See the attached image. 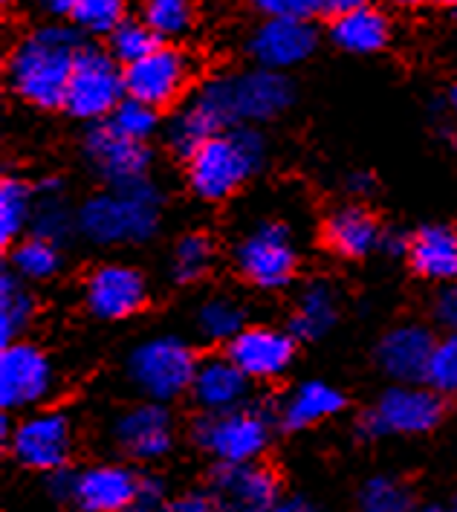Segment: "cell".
<instances>
[{"label": "cell", "mask_w": 457, "mask_h": 512, "mask_svg": "<svg viewBox=\"0 0 457 512\" xmlns=\"http://www.w3.org/2000/svg\"><path fill=\"white\" fill-rule=\"evenodd\" d=\"M212 498L220 512H272L281 501V484L258 460L220 463L212 475Z\"/></svg>", "instance_id": "obj_14"}, {"label": "cell", "mask_w": 457, "mask_h": 512, "mask_svg": "<svg viewBox=\"0 0 457 512\" xmlns=\"http://www.w3.org/2000/svg\"><path fill=\"white\" fill-rule=\"evenodd\" d=\"M426 385L440 391L443 397L457 394V330L446 333L440 342H434L429 371H426Z\"/></svg>", "instance_id": "obj_39"}, {"label": "cell", "mask_w": 457, "mask_h": 512, "mask_svg": "<svg viewBox=\"0 0 457 512\" xmlns=\"http://www.w3.org/2000/svg\"><path fill=\"white\" fill-rule=\"evenodd\" d=\"M108 125L116 134L128 136L134 142H148L151 136L157 134V108L139 102V99H122L116 110L108 116Z\"/></svg>", "instance_id": "obj_38"}, {"label": "cell", "mask_w": 457, "mask_h": 512, "mask_svg": "<svg viewBox=\"0 0 457 512\" xmlns=\"http://www.w3.org/2000/svg\"><path fill=\"white\" fill-rule=\"evenodd\" d=\"M168 504L171 501L165 498V484L160 478H139L134 504L128 512H165Z\"/></svg>", "instance_id": "obj_41"}, {"label": "cell", "mask_w": 457, "mask_h": 512, "mask_svg": "<svg viewBox=\"0 0 457 512\" xmlns=\"http://www.w3.org/2000/svg\"><path fill=\"white\" fill-rule=\"evenodd\" d=\"M32 215H35V191L18 177H6L0 183V241H21L24 229L32 226Z\"/></svg>", "instance_id": "obj_31"}, {"label": "cell", "mask_w": 457, "mask_h": 512, "mask_svg": "<svg viewBox=\"0 0 457 512\" xmlns=\"http://www.w3.org/2000/svg\"><path fill=\"white\" fill-rule=\"evenodd\" d=\"M229 125H235V122H232V113H229L226 96H223L220 76H217V79L206 81L203 87H197L189 102L177 110V116L168 125V145L177 154L189 157L206 139L226 131Z\"/></svg>", "instance_id": "obj_15"}, {"label": "cell", "mask_w": 457, "mask_h": 512, "mask_svg": "<svg viewBox=\"0 0 457 512\" xmlns=\"http://www.w3.org/2000/svg\"><path fill=\"white\" fill-rule=\"evenodd\" d=\"M55 388L50 356L38 345L9 342L0 353V405L6 411H24L44 403Z\"/></svg>", "instance_id": "obj_10"}, {"label": "cell", "mask_w": 457, "mask_h": 512, "mask_svg": "<svg viewBox=\"0 0 457 512\" xmlns=\"http://www.w3.org/2000/svg\"><path fill=\"white\" fill-rule=\"evenodd\" d=\"M215 264V243L209 241L200 232H191L186 238H180L171 255V275L180 284H194L200 278H206Z\"/></svg>", "instance_id": "obj_33"}, {"label": "cell", "mask_w": 457, "mask_h": 512, "mask_svg": "<svg viewBox=\"0 0 457 512\" xmlns=\"http://www.w3.org/2000/svg\"><path fill=\"white\" fill-rule=\"evenodd\" d=\"M84 157L93 165V171L105 183H110L113 189L145 180L148 165H151L148 145L116 134L108 122L87 131V136H84Z\"/></svg>", "instance_id": "obj_17"}, {"label": "cell", "mask_w": 457, "mask_h": 512, "mask_svg": "<svg viewBox=\"0 0 457 512\" xmlns=\"http://www.w3.org/2000/svg\"><path fill=\"white\" fill-rule=\"evenodd\" d=\"M434 316H437V322L443 324V327L457 330V287L443 290L437 296V301H434Z\"/></svg>", "instance_id": "obj_44"}, {"label": "cell", "mask_w": 457, "mask_h": 512, "mask_svg": "<svg viewBox=\"0 0 457 512\" xmlns=\"http://www.w3.org/2000/svg\"><path fill=\"white\" fill-rule=\"evenodd\" d=\"M35 316V298L29 293L27 281L15 272H3L0 278V342H18L27 333Z\"/></svg>", "instance_id": "obj_29"}, {"label": "cell", "mask_w": 457, "mask_h": 512, "mask_svg": "<svg viewBox=\"0 0 457 512\" xmlns=\"http://www.w3.org/2000/svg\"><path fill=\"white\" fill-rule=\"evenodd\" d=\"M443 414H446V403L440 391L420 382H397L379 397L374 408H368L359 417V434L368 440L388 434H400V437L429 434L440 426Z\"/></svg>", "instance_id": "obj_6"}, {"label": "cell", "mask_w": 457, "mask_h": 512, "mask_svg": "<svg viewBox=\"0 0 457 512\" xmlns=\"http://www.w3.org/2000/svg\"><path fill=\"white\" fill-rule=\"evenodd\" d=\"M223 96L232 113V122H267L281 116L293 105V84L284 73L255 67L232 76H220Z\"/></svg>", "instance_id": "obj_12"}, {"label": "cell", "mask_w": 457, "mask_h": 512, "mask_svg": "<svg viewBox=\"0 0 457 512\" xmlns=\"http://www.w3.org/2000/svg\"><path fill=\"white\" fill-rule=\"evenodd\" d=\"M452 108H455V113H457V84L452 87Z\"/></svg>", "instance_id": "obj_52"}, {"label": "cell", "mask_w": 457, "mask_h": 512, "mask_svg": "<svg viewBox=\"0 0 457 512\" xmlns=\"http://www.w3.org/2000/svg\"><path fill=\"white\" fill-rule=\"evenodd\" d=\"M388 6H397V9H414V6H420L423 0H385Z\"/></svg>", "instance_id": "obj_50"}, {"label": "cell", "mask_w": 457, "mask_h": 512, "mask_svg": "<svg viewBox=\"0 0 457 512\" xmlns=\"http://www.w3.org/2000/svg\"><path fill=\"white\" fill-rule=\"evenodd\" d=\"M371 186H374V183H371V177H365V174H353V177H350V189L353 191H368Z\"/></svg>", "instance_id": "obj_49"}, {"label": "cell", "mask_w": 457, "mask_h": 512, "mask_svg": "<svg viewBox=\"0 0 457 512\" xmlns=\"http://www.w3.org/2000/svg\"><path fill=\"white\" fill-rule=\"evenodd\" d=\"M191 397L206 414L232 411L246 405L249 397V377L232 362V356H209L197 365L191 382Z\"/></svg>", "instance_id": "obj_21"}, {"label": "cell", "mask_w": 457, "mask_h": 512, "mask_svg": "<svg viewBox=\"0 0 457 512\" xmlns=\"http://www.w3.org/2000/svg\"><path fill=\"white\" fill-rule=\"evenodd\" d=\"M197 365L189 342L177 336H154L131 351L128 379L145 400L171 403L191 391Z\"/></svg>", "instance_id": "obj_4"}, {"label": "cell", "mask_w": 457, "mask_h": 512, "mask_svg": "<svg viewBox=\"0 0 457 512\" xmlns=\"http://www.w3.org/2000/svg\"><path fill=\"white\" fill-rule=\"evenodd\" d=\"M342 408H345V397L339 388L327 385L322 379H310L287 394V400L278 408V420L287 432H304L336 417Z\"/></svg>", "instance_id": "obj_24"}, {"label": "cell", "mask_w": 457, "mask_h": 512, "mask_svg": "<svg viewBox=\"0 0 457 512\" xmlns=\"http://www.w3.org/2000/svg\"><path fill=\"white\" fill-rule=\"evenodd\" d=\"M434 3H437V6H455L457 9V0H434Z\"/></svg>", "instance_id": "obj_51"}, {"label": "cell", "mask_w": 457, "mask_h": 512, "mask_svg": "<svg viewBox=\"0 0 457 512\" xmlns=\"http://www.w3.org/2000/svg\"><path fill=\"white\" fill-rule=\"evenodd\" d=\"M235 267L258 290L287 287L298 270V249L290 226L281 220H264L252 226L238 243Z\"/></svg>", "instance_id": "obj_7"}, {"label": "cell", "mask_w": 457, "mask_h": 512, "mask_svg": "<svg viewBox=\"0 0 457 512\" xmlns=\"http://www.w3.org/2000/svg\"><path fill=\"white\" fill-rule=\"evenodd\" d=\"M142 21L157 32L160 41H177L194 24V6L191 0H145Z\"/></svg>", "instance_id": "obj_35"}, {"label": "cell", "mask_w": 457, "mask_h": 512, "mask_svg": "<svg viewBox=\"0 0 457 512\" xmlns=\"http://www.w3.org/2000/svg\"><path fill=\"white\" fill-rule=\"evenodd\" d=\"M125 12H128V0H76L70 21L87 35H110L125 21Z\"/></svg>", "instance_id": "obj_36"}, {"label": "cell", "mask_w": 457, "mask_h": 512, "mask_svg": "<svg viewBox=\"0 0 457 512\" xmlns=\"http://www.w3.org/2000/svg\"><path fill=\"white\" fill-rule=\"evenodd\" d=\"M272 417L264 405H241L232 411H215L194 423V443L217 463H252L269 446Z\"/></svg>", "instance_id": "obj_5"}, {"label": "cell", "mask_w": 457, "mask_h": 512, "mask_svg": "<svg viewBox=\"0 0 457 512\" xmlns=\"http://www.w3.org/2000/svg\"><path fill=\"white\" fill-rule=\"evenodd\" d=\"M76 0H32V6L47 18H70Z\"/></svg>", "instance_id": "obj_45"}, {"label": "cell", "mask_w": 457, "mask_h": 512, "mask_svg": "<svg viewBox=\"0 0 457 512\" xmlns=\"http://www.w3.org/2000/svg\"><path fill=\"white\" fill-rule=\"evenodd\" d=\"M76 475L79 472H70L67 466L50 472V495L58 501H73L76 498Z\"/></svg>", "instance_id": "obj_43"}, {"label": "cell", "mask_w": 457, "mask_h": 512, "mask_svg": "<svg viewBox=\"0 0 457 512\" xmlns=\"http://www.w3.org/2000/svg\"><path fill=\"white\" fill-rule=\"evenodd\" d=\"M110 41V55L119 61V64H134L139 58H145V55L151 53V50H157L160 47V38H157V32L148 27L145 21H131V18H125L119 27L113 29L108 35Z\"/></svg>", "instance_id": "obj_37"}, {"label": "cell", "mask_w": 457, "mask_h": 512, "mask_svg": "<svg viewBox=\"0 0 457 512\" xmlns=\"http://www.w3.org/2000/svg\"><path fill=\"white\" fill-rule=\"evenodd\" d=\"M139 478L128 466L99 463L76 475V504L81 510L128 512L134 504Z\"/></svg>", "instance_id": "obj_22"}, {"label": "cell", "mask_w": 457, "mask_h": 512, "mask_svg": "<svg viewBox=\"0 0 457 512\" xmlns=\"http://www.w3.org/2000/svg\"><path fill=\"white\" fill-rule=\"evenodd\" d=\"M272 512H322L316 504H310L307 498H281Z\"/></svg>", "instance_id": "obj_47"}, {"label": "cell", "mask_w": 457, "mask_h": 512, "mask_svg": "<svg viewBox=\"0 0 457 512\" xmlns=\"http://www.w3.org/2000/svg\"><path fill=\"white\" fill-rule=\"evenodd\" d=\"M73 229H79V215L64 200V186L61 180H44L35 200V215H32V235H41L47 241L61 243Z\"/></svg>", "instance_id": "obj_28"}, {"label": "cell", "mask_w": 457, "mask_h": 512, "mask_svg": "<svg viewBox=\"0 0 457 512\" xmlns=\"http://www.w3.org/2000/svg\"><path fill=\"white\" fill-rule=\"evenodd\" d=\"M194 324L206 342H226L229 345L246 327V313H243L241 301H235L232 296H212L197 307Z\"/></svg>", "instance_id": "obj_30"}, {"label": "cell", "mask_w": 457, "mask_h": 512, "mask_svg": "<svg viewBox=\"0 0 457 512\" xmlns=\"http://www.w3.org/2000/svg\"><path fill=\"white\" fill-rule=\"evenodd\" d=\"M165 512H220L217 510L215 498L212 495H203V492H189V495H180L168 504Z\"/></svg>", "instance_id": "obj_42"}, {"label": "cell", "mask_w": 457, "mask_h": 512, "mask_svg": "<svg viewBox=\"0 0 457 512\" xmlns=\"http://www.w3.org/2000/svg\"><path fill=\"white\" fill-rule=\"evenodd\" d=\"M330 38L339 50L350 55H374L382 53L391 41V21L377 6H362L348 15L333 18Z\"/></svg>", "instance_id": "obj_25"}, {"label": "cell", "mask_w": 457, "mask_h": 512, "mask_svg": "<svg viewBox=\"0 0 457 512\" xmlns=\"http://www.w3.org/2000/svg\"><path fill=\"white\" fill-rule=\"evenodd\" d=\"M267 142L249 125L226 128L186 157V180L200 200H226L264 165Z\"/></svg>", "instance_id": "obj_2"}, {"label": "cell", "mask_w": 457, "mask_h": 512, "mask_svg": "<svg viewBox=\"0 0 457 512\" xmlns=\"http://www.w3.org/2000/svg\"><path fill=\"white\" fill-rule=\"evenodd\" d=\"M452 512H457V495H455V504H452Z\"/></svg>", "instance_id": "obj_54"}, {"label": "cell", "mask_w": 457, "mask_h": 512, "mask_svg": "<svg viewBox=\"0 0 457 512\" xmlns=\"http://www.w3.org/2000/svg\"><path fill=\"white\" fill-rule=\"evenodd\" d=\"M3 3H9V0H3Z\"/></svg>", "instance_id": "obj_56"}, {"label": "cell", "mask_w": 457, "mask_h": 512, "mask_svg": "<svg viewBox=\"0 0 457 512\" xmlns=\"http://www.w3.org/2000/svg\"><path fill=\"white\" fill-rule=\"evenodd\" d=\"M434 336L423 324H397L391 327L377 348L379 368L397 382H426Z\"/></svg>", "instance_id": "obj_20"}, {"label": "cell", "mask_w": 457, "mask_h": 512, "mask_svg": "<svg viewBox=\"0 0 457 512\" xmlns=\"http://www.w3.org/2000/svg\"><path fill=\"white\" fill-rule=\"evenodd\" d=\"M408 243H411V238L405 241L403 235H397V232H382V243H379V249H382V252H388V255H397V252H408Z\"/></svg>", "instance_id": "obj_48"}, {"label": "cell", "mask_w": 457, "mask_h": 512, "mask_svg": "<svg viewBox=\"0 0 457 512\" xmlns=\"http://www.w3.org/2000/svg\"><path fill=\"white\" fill-rule=\"evenodd\" d=\"M408 264L420 278H457V232L449 226H423L408 243Z\"/></svg>", "instance_id": "obj_26"}, {"label": "cell", "mask_w": 457, "mask_h": 512, "mask_svg": "<svg viewBox=\"0 0 457 512\" xmlns=\"http://www.w3.org/2000/svg\"><path fill=\"white\" fill-rule=\"evenodd\" d=\"M84 41L79 29L64 24H41L24 32L6 58L9 90L32 108H64Z\"/></svg>", "instance_id": "obj_1"}, {"label": "cell", "mask_w": 457, "mask_h": 512, "mask_svg": "<svg viewBox=\"0 0 457 512\" xmlns=\"http://www.w3.org/2000/svg\"><path fill=\"white\" fill-rule=\"evenodd\" d=\"M125 96V70H119V61L110 50L84 44L64 96V110L81 122H99L108 119Z\"/></svg>", "instance_id": "obj_8"}, {"label": "cell", "mask_w": 457, "mask_h": 512, "mask_svg": "<svg viewBox=\"0 0 457 512\" xmlns=\"http://www.w3.org/2000/svg\"><path fill=\"white\" fill-rule=\"evenodd\" d=\"M113 443L134 460H160L174 446V417L165 403H139L113 423Z\"/></svg>", "instance_id": "obj_19"}, {"label": "cell", "mask_w": 457, "mask_h": 512, "mask_svg": "<svg viewBox=\"0 0 457 512\" xmlns=\"http://www.w3.org/2000/svg\"><path fill=\"white\" fill-rule=\"evenodd\" d=\"M324 243L348 261L368 258L382 243L377 217L362 206H342L324 223Z\"/></svg>", "instance_id": "obj_23"}, {"label": "cell", "mask_w": 457, "mask_h": 512, "mask_svg": "<svg viewBox=\"0 0 457 512\" xmlns=\"http://www.w3.org/2000/svg\"><path fill=\"white\" fill-rule=\"evenodd\" d=\"M81 512H99V510H81Z\"/></svg>", "instance_id": "obj_55"}, {"label": "cell", "mask_w": 457, "mask_h": 512, "mask_svg": "<svg viewBox=\"0 0 457 512\" xmlns=\"http://www.w3.org/2000/svg\"><path fill=\"white\" fill-rule=\"evenodd\" d=\"M160 209L162 200L157 189L148 180H139L90 197L79 209V232L99 246L142 243L157 232Z\"/></svg>", "instance_id": "obj_3"}, {"label": "cell", "mask_w": 457, "mask_h": 512, "mask_svg": "<svg viewBox=\"0 0 457 512\" xmlns=\"http://www.w3.org/2000/svg\"><path fill=\"white\" fill-rule=\"evenodd\" d=\"M229 356L249 379L267 382L287 374L296 359V336L290 330H278L269 324L243 327L229 342Z\"/></svg>", "instance_id": "obj_18"}, {"label": "cell", "mask_w": 457, "mask_h": 512, "mask_svg": "<svg viewBox=\"0 0 457 512\" xmlns=\"http://www.w3.org/2000/svg\"><path fill=\"white\" fill-rule=\"evenodd\" d=\"M371 0H322V15L327 18H339V15H348L353 9H362L368 6Z\"/></svg>", "instance_id": "obj_46"}, {"label": "cell", "mask_w": 457, "mask_h": 512, "mask_svg": "<svg viewBox=\"0 0 457 512\" xmlns=\"http://www.w3.org/2000/svg\"><path fill=\"white\" fill-rule=\"evenodd\" d=\"M359 512H420L411 489L388 475H377L359 492Z\"/></svg>", "instance_id": "obj_34"}, {"label": "cell", "mask_w": 457, "mask_h": 512, "mask_svg": "<svg viewBox=\"0 0 457 512\" xmlns=\"http://www.w3.org/2000/svg\"><path fill=\"white\" fill-rule=\"evenodd\" d=\"M264 18H313L322 12V0H252Z\"/></svg>", "instance_id": "obj_40"}, {"label": "cell", "mask_w": 457, "mask_h": 512, "mask_svg": "<svg viewBox=\"0 0 457 512\" xmlns=\"http://www.w3.org/2000/svg\"><path fill=\"white\" fill-rule=\"evenodd\" d=\"M339 319V298L327 281H310L290 313V333L296 339H322Z\"/></svg>", "instance_id": "obj_27"}, {"label": "cell", "mask_w": 457, "mask_h": 512, "mask_svg": "<svg viewBox=\"0 0 457 512\" xmlns=\"http://www.w3.org/2000/svg\"><path fill=\"white\" fill-rule=\"evenodd\" d=\"M319 47V32L307 18H264L252 29L246 50L258 67L287 73Z\"/></svg>", "instance_id": "obj_13"}, {"label": "cell", "mask_w": 457, "mask_h": 512, "mask_svg": "<svg viewBox=\"0 0 457 512\" xmlns=\"http://www.w3.org/2000/svg\"><path fill=\"white\" fill-rule=\"evenodd\" d=\"M12 272L21 275L24 281H47L53 278L61 267V255H58V243L47 241L41 235H29L21 241L12 243Z\"/></svg>", "instance_id": "obj_32"}, {"label": "cell", "mask_w": 457, "mask_h": 512, "mask_svg": "<svg viewBox=\"0 0 457 512\" xmlns=\"http://www.w3.org/2000/svg\"><path fill=\"white\" fill-rule=\"evenodd\" d=\"M9 452L21 466L35 472H55L73 455V423L61 411L27 414L9 432Z\"/></svg>", "instance_id": "obj_9"}, {"label": "cell", "mask_w": 457, "mask_h": 512, "mask_svg": "<svg viewBox=\"0 0 457 512\" xmlns=\"http://www.w3.org/2000/svg\"><path fill=\"white\" fill-rule=\"evenodd\" d=\"M148 301L145 275L128 264H105L90 272L84 284V304L96 319L122 322L136 316Z\"/></svg>", "instance_id": "obj_16"}, {"label": "cell", "mask_w": 457, "mask_h": 512, "mask_svg": "<svg viewBox=\"0 0 457 512\" xmlns=\"http://www.w3.org/2000/svg\"><path fill=\"white\" fill-rule=\"evenodd\" d=\"M191 73H194V64L186 50L174 44H160L145 58L125 67V90L131 99H139L160 110L183 96Z\"/></svg>", "instance_id": "obj_11"}, {"label": "cell", "mask_w": 457, "mask_h": 512, "mask_svg": "<svg viewBox=\"0 0 457 512\" xmlns=\"http://www.w3.org/2000/svg\"><path fill=\"white\" fill-rule=\"evenodd\" d=\"M420 512H443V510H437V507H423Z\"/></svg>", "instance_id": "obj_53"}]
</instances>
